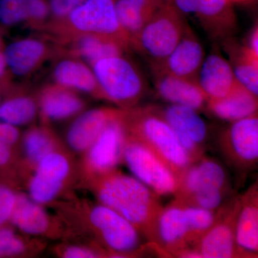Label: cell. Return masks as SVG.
Returning a JSON list of instances; mask_svg holds the SVG:
<instances>
[{
  "label": "cell",
  "mask_w": 258,
  "mask_h": 258,
  "mask_svg": "<svg viewBox=\"0 0 258 258\" xmlns=\"http://www.w3.org/2000/svg\"><path fill=\"white\" fill-rule=\"evenodd\" d=\"M17 195L10 188L0 185V227L10 220L16 203Z\"/></svg>",
  "instance_id": "34"
},
{
  "label": "cell",
  "mask_w": 258,
  "mask_h": 258,
  "mask_svg": "<svg viewBox=\"0 0 258 258\" xmlns=\"http://www.w3.org/2000/svg\"><path fill=\"white\" fill-rule=\"evenodd\" d=\"M152 107L173 129L191 163L205 155L208 127L198 111L189 107L174 104L166 107Z\"/></svg>",
  "instance_id": "10"
},
{
  "label": "cell",
  "mask_w": 258,
  "mask_h": 258,
  "mask_svg": "<svg viewBox=\"0 0 258 258\" xmlns=\"http://www.w3.org/2000/svg\"><path fill=\"white\" fill-rule=\"evenodd\" d=\"M25 249V242L13 230L0 227V257L18 255Z\"/></svg>",
  "instance_id": "33"
},
{
  "label": "cell",
  "mask_w": 258,
  "mask_h": 258,
  "mask_svg": "<svg viewBox=\"0 0 258 258\" xmlns=\"http://www.w3.org/2000/svg\"><path fill=\"white\" fill-rule=\"evenodd\" d=\"M53 78L57 85L63 87L106 99L93 71L79 60L64 59L60 61L54 69Z\"/></svg>",
  "instance_id": "23"
},
{
  "label": "cell",
  "mask_w": 258,
  "mask_h": 258,
  "mask_svg": "<svg viewBox=\"0 0 258 258\" xmlns=\"http://www.w3.org/2000/svg\"><path fill=\"white\" fill-rule=\"evenodd\" d=\"M54 145L53 139L45 129H30L24 138L25 153L32 164H37L47 154L53 152Z\"/></svg>",
  "instance_id": "30"
},
{
  "label": "cell",
  "mask_w": 258,
  "mask_h": 258,
  "mask_svg": "<svg viewBox=\"0 0 258 258\" xmlns=\"http://www.w3.org/2000/svg\"><path fill=\"white\" fill-rule=\"evenodd\" d=\"M69 24L81 34L113 37L129 45V37L117 19L113 0H87L75 8L69 16Z\"/></svg>",
  "instance_id": "11"
},
{
  "label": "cell",
  "mask_w": 258,
  "mask_h": 258,
  "mask_svg": "<svg viewBox=\"0 0 258 258\" xmlns=\"http://www.w3.org/2000/svg\"><path fill=\"white\" fill-rule=\"evenodd\" d=\"M211 189L232 190V185L225 166L204 155L191 163L180 176L174 199L182 200L198 191Z\"/></svg>",
  "instance_id": "13"
},
{
  "label": "cell",
  "mask_w": 258,
  "mask_h": 258,
  "mask_svg": "<svg viewBox=\"0 0 258 258\" xmlns=\"http://www.w3.org/2000/svg\"><path fill=\"white\" fill-rule=\"evenodd\" d=\"M93 71L105 98L130 109L137 106L146 91V83L140 71L123 55L96 61Z\"/></svg>",
  "instance_id": "4"
},
{
  "label": "cell",
  "mask_w": 258,
  "mask_h": 258,
  "mask_svg": "<svg viewBox=\"0 0 258 258\" xmlns=\"http://www.w3.org/2000/svg\"><path fill=\"white\" fill-rule=\"evenodd\" d=\"M88 220L95 234L111 254H134L144 246L138 230L124 217L106 205H93Z\"/></svg>",
  "instance_id": "8"
},
{
  "label": "cell",
  "mask_w": 258,
  "mask_h": 258,
  "mask_svg": "<svg viewBox=\"0 0 258 258\" xmlns=\"http://www.w3.org/2000/svg\"><path fill=\"white\" fill-rule=\"evenodd\" d=\"M232 190L211 189L198 191L182 200H176L189 206L217 210L232 198ZM176 200V199H175Z\"/></svg>",
  "instance_id": "31"
},
{
  "label": "cell",
  "mask_w": 258,
  "mask_h": 258,
  "mask_svg": "<svg viewBox=\"0 0 258 258\" xmlns=\"http://www.w3.org/2000/svg\"><path fill=\"white\" fill-rule=\"evenodd\" d=\"M123 113L108 123L87 150L86 164L93 177L116 169L123 161L127 132Z\"/></svg>",
  "instance_id": "12"
},
{
  "label": "cell",
  "mask_w": 258,
  "mask_h": 258,
  "mask_svg": "<svg viewBox=\"0 0 258 258\" xmlns=\"http://www.w3.org/2000/svg\"><path fill=\"white\" fill-rule=\"evenodd\" d=\"M196 81L208 101L225 98L240 84L230 61L217 51L205 57Z\"/></svg>",
  "instance_id": "17"
},
{
  "label": "cell",
  "mask_w": 258,
  "mask_h": 258,
  "mask_svg": "<svg viewBox=\"0 0 258 258\" xmlns=\"http://www.w3.org/2000/svg\"><path fill=\"white\" fill-rule=\"evenodd\" d=\"M240 195L232 197L218 209L215 223L192 247L199 258L246 257L236 242L235 226Z\"/></svg>",
  "instance_id": "9"
},
{
  "label": "cell",
  "mask_w": 258,
  "mask_h": 258,
  "mask_svg": "<svg viewBox=\"0 0 258 258\" xmlns=\"http://www.w3.org/2000/svg\"><path fill=\"white\" fill-rule=\"evenodd\" d=\"M28 0H0V23L11 27L28 20Z\"/></svg>",
  "instance_id": "32"
},
{
  "label": "cell",
  "mask_w": 258,
  "mask_h": 258,
  "mask_svg": "<svg viewBox=\"0 0 258 258\" xmlns=\"http://www.w3.org/2000/svg\"><path fill=\"white\" fill-rule=\"evenodd\" d=\"M10 221L22 232L35 235L46 232L50 224V218L41 205L23 194L17 195Z\"/></svg>",
  "instance_id": "25"
},
{
  "label": "cell",
  "mask_w": 258,
  "mask_h": 258,
  "mask_svg": "<svg viewBox=\"0 0 258 258\" xmlns=\"http://www.w3.org/2000/svg\"><path fill=\"white\" fill-rule=\"evenodd\" d=\"M236 242L246 257H257L258 182L240 195V208L235 226Z\"/></svg>",
  "instance_id": "18"
},
{
  "label": "cell",
  "mask_w": 258,
  "mask_h": 258,
  "mask_svg": "<svg viewBox=\"0 0 258 258\" xmlns=\"http://www.w3.org/2000/svg\"><path fill=\"white\" fill-rule=\"evenodd\" d=\"M28 20L40 22L48 14V7L43 0H28Z\"/></svg>",
  "instance_id": "35"
},
{
  "label": "cell",
  "mask_w": 258,
  "mask_h": 258,
  "mask_svg": "<svg viewBox=\"0 0 258 258\" xmlns=\"http://www.w3.org/2000/svg\"><path fill=\"white\" fill-rule=\"evenodd\" d=\"M62 257L66 258H91L101 257V255L96 250L78 246L66 247L62 251Z\"/></svg>",
  "instance_id": "37"
},
{
  "label": "cell",
  "mask_w": 258,
  "mask_h": 258,
  "mask_svg": "<svg viewBox=\"0 0 258 258\" xmlns=\"http://www.w3.org/2000/svg\"><path fill=\"white\" fill-rule=\"evenodd\" d=\"M158 95L171 104L189 107L196 111L206 108L208 98L196 81L181 79L152 70Z\"/></svg>",
  "instance_id": "19"
},
{
  "label": "cell",
  "mask_w": 258,
  "mask_h": 258,
  "mask_svg": "<svg viewBox=\"0 0 258 258\" xmlns=\"http://www.w3.org/2000/svg\"><path fill=\"white\" fill-rule=\"evenodd\" d=\"M70 169L69 160L60 153L47 154L36 164L29 186L30 198L40 205L50 203L60 192Z\"/></svg>",
  "instance_id": "16"
},
{
  "label": "cell",
  "mask_w": 258,
  "mask_h": 258,
  "mask_svg": "<svg viewBox=\"0 0 258 258\" xmlns=\"http://www.w3.org/2000/svg\"><path fill=\"white\" fill-rule=\"evenodd\" d=\"M19 137L18 127L0 120V142L12 146L18 142Z\"/></svg>",
  "instance_id": "36"
},
{
  "label": "cell",
  "mask_w": 258,
  "mask_h": 258,
  "mask_svg": "<svg viewBox=\"0 0 258 258\" xmlns=\"http://www.w3.org/2000/svg\"><path fill=\"white\" fill-rule=\"evenodd\" d=\"M232 2H244L246 1V0H231Z\"/></svg>",
  "instance_id": "44"
},
{
  "label": "cell",
  "mask_w": 258,
  "mask_h": 258,
  "mask_svg": "<svg viewBox=\"0 0 258 258\" xmlns=\"http://www.w3.org/2000/svg\"><path fill=\"white\" fill-rule=\"evenodd\" d=\"M124 109L98 108L84 112L75 120L68 132L70 147L76 152H86L109 122L119 117Z\"/></svg>",
  "instance_id": "20"
},
{
  "label": "cell",
  "mask_w": 258,
  "mask_h": 258,
  "mask_svg": "<svg viewBox=\"0 0 258 258\" xmlns=\"http://www.w3.org/2000/svg\"><path fill=\"white\" fill-rule=\"evenodd\" d=\"M11 146L0 142V166H4L9 162L11 158Z\"/></svg>",
  "instance_id": "39"
},
{
  "label": "cell",
  "mask_w": 258,
  "mask_h": 258,
  "mask_svg": "<svg viewBox=\"0 0 258 258\" xmlns=\"http://www.w3.org/2000/svg\"><path fill=\"white\" fill-rule=\"evenodd\" d=\"M36 113V103L30 97L13 96L0 103V120L15 126L28 124Z\"/></svg>",
  "instance_id": "28"
},
{
  "label": "cell",
  "mask_w": 258,
  "mask_h": 258,
  "mask_svg": "<svg viewBox=\"0 0 258 258\" xmlns=\"http://www.w3.org/2000/svg\"><path fill=\"white\" fill-rule=\"evenodd\" d=\"M204 60L203 45L189 25L181 40L162 62L152 64V70L181 79L196 81Z\"/></svg>",
  "instance_id": "14"
},
{
  "label": "cell",
  "mask_w": 258,
  "mask_h": 258,
  "mask_svg": "<svg viewBox=\"0 0 258 258\" xmlns=\"http://www.w3.org/2000/svg\"><path fill=\"white\" fill-rule=\"evenodd\" d=\"M249 50L256 55H258V28L257 25L254 27L249 35L248 43L246 45Z\"/></svg>",
  "instance_id": "40"
},
{
  "label": "cell",
  "mask_w": 258,
  "mask_h": 258,
  "mask_svg": "<svg viewBox=\"0 0 258 258\" xmlns=\"http://www.w3.org/2000/svg\"><path fill=\"white\" fill-rule=\"evenodd\" d=\"M7 71H8V68H7L6 62H5L4 54H3V50H0V81H2L3 77L6 75Z\"/></svg>",
  "instance_id": "41"
},
{
  "label": "cell",
  "mask_w": 258,
  "mask_h": 258,
  "mask_svg": "<svg viewBox=\"0 0 258 258\" xmlns=\"http://www.w3.org/2000/svg\"><path fill=\"white\" fill-rule=\"evenodd\" d=\"M3 52L8 71L15 76H25L41 63L47 48L41 40L25 38L11 42Z\"/></svg>",
  "instance_id": "21"
},
{
  "label": "cell",
  "mask_w": 258,
  "mask_h": 258,
  "mask_svg": "<svg viewBox=\"0 0 258 258\" xmlns=\"http://www.w3.org/2000/svg\"><path fill=\"white\" fill-rule=\"evenodd\" d=\"M157 244L169 255L191 248V232L183 204L174 199L163 207L157 223Z\"/></svg>",
  "instance_id": "15"
},
{
  "label": "cell",
  "mask_w": 258,
  "mask_h": 258,
  "mask_svg": "<svg viewBox=\"0 0 258 258\" xmlns=\"http://www.w3.org/2000/svg\"><path fill=\"white\" fill-rule=\"evenodd\" d=\"M2 36H1V33H0V50H2Z\"/></svg>",
  "instance_id": "43"
},
{
  "label": "cell",
  "mask_w": 258,
  "mask_h": 258,
  "mask_svg": "<svg viewBox=\"0 0 258 258\" xmlns=\"http://www.w3.org/2000/svg\"><path fill=\"white\" fill-rule=\"evenodd\" d=\"M225 47L237 81L254 96L258 95V55L245 45H239L231 38L226 39Z\"/></svg>",
  "instance_id": "26"
},
{
  "label": "cell",
  "mask_w": 258,
  "mask_h": 258,
  "mask_svg": "<svg viewBox=\"0 0 258 258\" xmlns=\"http://www.w3.org/2000/svg\"><path fill=\"white\" fill-rule=\"evenodd\" d=\"M206 108L217 118L232 123L257 113V96L240 83L225 98L208 100Z\"/></svg>",
  "instance_id": "22"
},
{
  "label": "cell",
  "mask_w": 258,
  "mask_h": 258,
  "mask_svg": "<svg viewBox=\"0 0 258 258\" xmlns=\"http://www.w3.org/2000/svg\"><path fill=\"white\" fill-rule=\"evenodd\" d=\"M0 103H1V93H0Z\"/></svg>",
  "instance_id": "45"
},
{
  "label": "cell",
  "mask_w": 258,
  "mask_h": 258,
  "mask_svg": "<svg viewBox=\"0 0 258 258\" xmlns=\"http://www.w3.org/2000/svg\"><path fill=\"white\" fill-rule=\"evenodd\" d=\"M40 103L44 116L54 120L69 118L84 107L82 100L72 89L57 84L42 91Z\"/></svg>",
  "instance_id": "24"
},
{
  "label": "cell",
  "mask_w": 258,
  "mask_h": 258,
  "mask_svg": "<svg viewBox=\"0 0 258 258\" xmlns=\"http://www.w3.org/2000/svg\"><path fill=\"white\" fill-rule=\"evenodd\" d=\"M185 17L194 19L214 41H224L237 29V19L231 0H162ZM186 19V18H185Z\"/></svg>",
  "instance_id": "5"
},
{
  "label": "cell",
  "mask_w": 258,
  "mask_h": 258,
  "mask_svg": "<svg viewBox=\"0 0 258 258\" xmlns=\"http://www.w3.org/2000/svg\"><path fill=\"white\" fill-rule=\"evenodd\" d=\"M71 1L72 2L73 5H74L75 8H76L86 3L87 0H71Z\"/></svg>",
  "instance_id": "42"
},
{
  "label": "cell",
  "mask_w": 258,
  "mask_h": 258,
  "mask_svg": "<svg viewBox=\"0 0 258 258\" xmlns=\"http://www.w3.org/2000/svg\"><path fill=\"white\" fill-rule=\"evenodd\" d=\"M115 10L118 23L129 40L140 31L151 18L129 0H118L115 3Z\"/></svg>",
  "instance_id": "29"
},
{
  "label": "cell",
  "mask_w": 258,
  "mask_h": 258,
  "mask_svg": "<svg viewBox=\"0 0 258 258\" xmlns=\"http://www.w3.org/2000/svg\"><path fill=\"white\" fill-rule=\"evenodd\" d=\"M92 180L100 203L124 217L141 235L157 244V220L164 207L160 196L140 180L116 169Z\"/></svg>",
  "instance_id": "1"
},
{
  "label": "cell",
  "mask_w": 258,
  "mask_h": 258,
  "mask_svg": "<svg viewBox=\"0 0 258 258\" xmlns=\"http://www.w3.org/2000/svg\"><path fill=\"white\" fill-rule=\"evenodd\" d=\"M218 147L226 162L237 172H249L258 163L257 113L232 122L219 136Z\"/></svg>",
  "instance_id": "7"
},
{
  "label": "cell",
  "mask_w": 258,
  "mask_h": 258,
  "mask_svg": "<svg viewBox=\"0 0 258 258\" xmlns=\"http://www.w3.org/2000/svg\"><path fill=\"white\" fill-rule=\"evenodd\" d=\"M186 20L171 5L164 3L130 40V45L151 64L162 62L171 53L186 29Z\"/></svg>",
  "instance_id": "3"
},
{
  "label": "cell",
  "mask_w": 258,
  "mask_h": 258,
  "mask_svg": "<svg viewBox=\"0 0 258 258\" xmlns=\"http://www.w3.org/2000/svg\"><path fill=\"white\" fill-rule=\"evenodd\" d=\"M50 7L52 13L58 18H68L75 9L71 0H50Z\"/></svg>",
  "instance_id": "38"
},
{
  "label": "cell",
  "mask_w": 258,
  "mask_h": 258,
  "mask_svg": "<svg viewBox=\"0 0 258 258\" xmlns=\"http://www.w3.org/2000/svg\"><path fill=\"white\" fill-rule=\"evenodd\" d=\"M123 161L134 177L159 196L174 195L179 179L167 166L147 147L127 134Z\"/></svg>",
  "instance_id": "6"
},
{
  "label": "cell",
  "mask_w": 258,
  "mask_h": 258,
  "mask_svg": "<svg viewBox=\"0 0 258 258\" xmlns=\"http://www.w3.org/2000/svg\"><path fill=\"white\" fill-rule=\"evenodd\" d=\"M123 122L127 134L154 153L178 179L191 164L173 129L152 106L125 110Z\"/></svg>",
  "instance_id": "2"
},
{
  "label": "cell",
  "mask_w": 258,
  "mask_h": 258,
  "mask_svg": "<svg viewBox=\"0 0 258 258\" xmlns=\"http://www.w3.org/2000/svg\"><path fill=\"white\" fill-rule=\"evenodd\" d=\"M126 44L113 37L94 34H81L75 43V52L93 66L96 61L123 55Z\"/></svg>",
  "instance_id": "27"
}]
</instances>
